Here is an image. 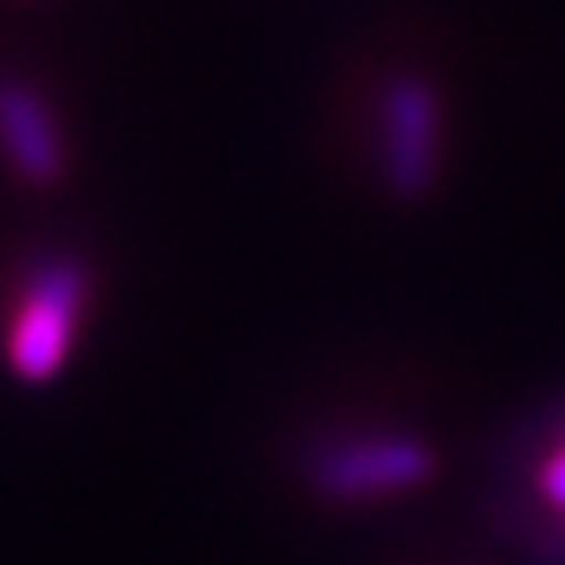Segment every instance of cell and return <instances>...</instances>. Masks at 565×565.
<instances>
[{"label": "cell", "instance_id": "obj_4", "mask_svg": "<svg viewBox=\"0 0 565 565\" xmlns=\"http://www.w3.org/2000/svg\"><path fill=\"white\" fill-rule=\"evenodd\" d=\"M0 151L30 184L63 177V139L51 105L21 81H0Z\"/></svg>", "mask_w": 565, "mask_h": 565}, {"label": "cell", "instance_id": "obj_3", "mask_svg": "<svg viewBox=\"0 0 565 565\" xmlns=\"http://www.w3.org/2000/svg\"><path fill=\"white\" fill-rule=\"evenodd\" d=\"M431 478V452L411 436H377L327 448L310 465V482L331 499H377Z\"/></svg>", "mask_w": 565, "mask_h": 565}, {"label": "cell", "instance_id": "obj_5", "mask_svg": "<svg viewBox=\"0 0 565 565\" xmlns=\"http://www.w3.org/2000/svg\"><path fill=\"white\" fill-rule=\"evenodd\" d=\"M541 486H545V494L553 499V503L565 507V452H557V457L545 465V473H541Z\"/></svg>", "mask_w": 565, "mask_h": 565}, {"label": "cell", "instance_id": "obj_2", "mask_svg": "<svg viewBox=\"0 0 565 565\" xmlns=\"http://www.w3.org/2000/svg\"><path fill=\"white\" fill-rule=\"evenodd\" d=\"M440 105L415 76H403L382 97V172L398 198H424L436 177Z\"/></svg>", "mask_w": 565, "mask_h": 565}, {"label": "cell", "instance_id": "obj_1", "mask_svg": "<svg viewBox=\"0 0 565 565\" xmlns=\"http://www.w3.org/2000/svg\"><path fill=\"white\" fill-rule=\"evenodd\" d=\"M88 277L76 260H51L30 281L9 331V364L21 382H51L67 361Z\"/></svg>", "mask_w": 565, "mask_h": 565}]
</instances>
